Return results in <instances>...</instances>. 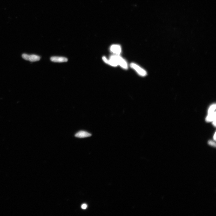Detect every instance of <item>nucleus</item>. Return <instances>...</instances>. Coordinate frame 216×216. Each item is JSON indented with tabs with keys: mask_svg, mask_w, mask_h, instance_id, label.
<instances>
[{
	"mask_svg": "<svg viewBox=\"0 0 216 216\" xmlns=\"http://www.w3.org/2000/svg\"><path fill=\"white\" fill-rule=\"evenodd\" d=\"M110 59L115 62L123 68L126 69H128V65L126 62L119 55L111 56Z\"/></svg>",
	"mask_w": 216,
	"mask_h": 216,
	"instance_id": "f257e3e1",
	"label": "nucleus"
},
{
	"mask_svg": "<svg viewBox=\"0 0 216 216\" xmlns=\"http://www.w3.org/2000/svg\"><path fill=\"white\" fill-rule=\"evenodd\" d=\"M23 59L25 60L31 62L39 61L40 58L39 56L34 55H29L28 54H23L22 56Z\"/></svg>",
	"mask_w": 216,
	"mask_h": 216,
	"instance_id": "f03ea898",
	"label": "nucleus"
},
{
	"mask_svg": "<svg viewBox=\"0 0 216 216\" xmlns=\"http://www.w3.org/2000/svg\"><path fill=\"white\" fill-rule=\"evenodd\" d=\"M130 66L132 68L134 69L138 73V74L140 75L141 76H145L147 74L145 70L139 66L138 65L136 64L133 63H132L130 65Z\"/></svg>",
	"mask_w": 216,
	"mask_h": 216,
	"instance_id": "7ed1b4c3",
	"label": "nucleus"
},
{
	"mask_svg": "<svg viewBox=\"0 0 216 216\" xmlns=\"http://www.w3.org/2000/svg\"><path fill=\"white\" fill-rule=\"evenodd\" d=\"M51 60L54 62H65L68 60L66 57H53L51 58Z\"/></svg>",
	"mask_w": 216,
	"mask_h": 216,
	"instance_id": "20e7f679",
	"label": "nucleus"
},
{
	"mask_svg": "<svg viewBox=\"0 0 216 216\" xmlns=\"http://www.w3.org/2000/svg\"><path fill=\"white\" fill-rule=\"evenodd\" d=\"M110 50L112 53L115 54L117 55H120L121 52L120 46L118 45H114L111 46L110 48Z\"/></svg>",
	"mask_w": 216,
	"mask_h": 216,
	"instance_id": "39448f33",
	"label": "nucleus"
},
{
	"mask_svg": "<svg viewBox=\"0 0 216 216\" xmlns=\"http://www.w3.org/2000/svg\"><path fill=\"white\" fill-rule=\"evenodd\" d=\"M92 134L85 131H79L75 135V136L79 138H84L91 136Z\"/></svg>",
	"mask_w": 216,
	"mask_h": 216,
	"instance_id": "423d86ee",
	"label": "nucleus"
},
{
	"mask_svg": "<svg viewBox=\"0 0 216 216\" xmlns=\"http://www.w3.org/2000/svg\"><path fill=\"white\" fill-rule=\"evenodd\" d=\"M216 119V112H214L208 114V115L206 118V121L207 122H210L213 121Z\"/></svg>",
	"mask_w": 216,
	"mask_h": 216,
	"instance_id": "0eeeda50",
	"label": "nucleus"
},
{
	"mask_svg": "<svg viewBox=\"0 0 216 216\" xmlns=\"http://www.w3.org/2000/svg\"><path fill=\"white\" fill-rule=\"evenodd\" d=\"M103 61L105 62V63L111 65H112V66H117V65H118L116 62H115L113 61L111 59H110L109 60H108L106 58V57H103Z\"/></svg>",
	"mask_w": 216,
	"mask_h": 216,
	"instance_id": "6e6552de",
	"label": "nucleus"
},
{
	"mask_svg": "<svg viewBox=\"0 0 216 216\" xmlns=\"http://www.w3.org/2000/svg\"><path fill=\"white\" fill-rule=\"evenodd\" d=\"M216 108V105L215 104H213V105L211 106L208 110V114H211L214 112Z\"/></svg>",
	"mask_w": 216,
	"mask_h": 216,
	"instance_id": "1a4fd4ad",
	"label": "nucleus"
},
{
	"mask_svg": "<svg viewBox=\"0 0 216 216\" xmlns=\"http://www.w3.org/2000/svg\"><path fill=\"white\" fill-rule=\"evenodd\" d=\"M208 144L210 145L213 146V147H215L216 146V144L212 140H209L208 142Z\"/></svg>",
	"mask_w": 216,
	"mask_h": 216,
	"instance_id": "9d476101",
	"label": "nucleus"
},
{
	"mask_svg": "<svg viewBox=\"0 0 216 216\" xmlns=\"http://www.w3.org/2000/svg\"><path fill=\"white\" fill-rule=\"evenodd\" d=\"M87 207V205L86 204H83L82 206V208L83 209H86Z\"/></svg>",
	"mask_w": 216,
	"mask_h": 216,
	"instance_id": "9b49d317",
	"label": "nucleus"
},
{
	"mask_svg": "<svg viewBox=\"0 0 216 216\" xmlns=\"http://www.w3.org/2000/svg\"><path fill=\"white\" fill-rule=\"evenodd\" d=\"M213 125L215 127L216 126V119L214 120L213 121Z\"/></svg>",
	"mask_w": 216,
	"mask_h": 216,
	"instance_id": "f8f14e48",
	"label": "nucleus"
},
{
	"mask_svg": "<svg viewBox=\"0 0 216 216\" xmlns=\"http://www.w3.org/2000/svg\"><path fill=\"white\" fill-rule=\"evenodd\" d=\"M213 138H214V140H216V132L215 133L214 135V136H213Z\"/></svg>",
	"mask_w": 216,
	"mask_h": 216,
	"instance_id": "ddd939ff",
	"label": "nucleus"
}]
</instances>
